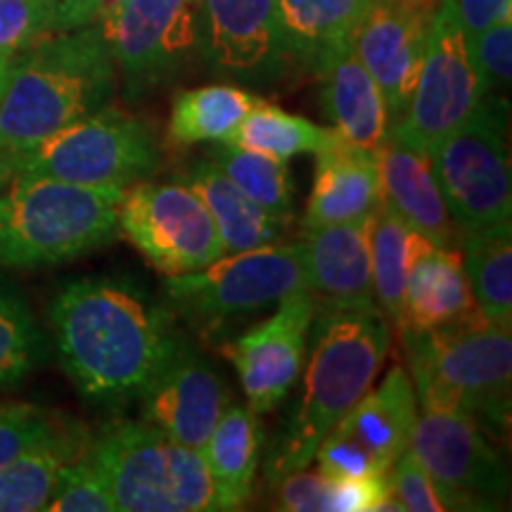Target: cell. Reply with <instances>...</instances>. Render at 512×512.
<instances>
[{
    "label": "cell",
    "instance_id": "6da1fadb",
    "mask_svg": "<svg viewBox=\"0 0 512 512\" xmlns=\"http://www.w3.org/2000/svg\"><path fill=\"white\" fill-rule=\"evenodd\" d=\"M64 373L98 403L138 399L181 339L143 287L128 278L67 283L50 304Z\"/></svg>",
    "mask_w": 512,
    "mask_h": 512
},
{
    "label": "cell",
    "instance_id": "7a4b0ae2",
    "mask_svg": "<svg viewBox=\"0 0 512 512\" xmlns=\"http://www.w3.org/2000/svg\"><path fill=\"white\" fill-rule=\"evenodd\" d=\"M302 394L266 453V484L275 486L313 463L320 439L373 387L392 332L380 311L316 309Z\"/></svg>",
    "mask_w": 512,
    "mask_h": 512
},
{
    "label": "cell",
    "instance_id": "3957f363",
    "mask_svg": "<svg viewBox=\"0 0 512 512\" xmlns=\"http://www.w3.org/2000/svg\"><path fill=\"white\" fill-rule=\"evenodd\" d=\"M117 64L98 27L55 31L12 60L0 98V155L27 150L110 105Z\"/></svg>",
    "mask_w": 512,
    "mask_h": 512
},
{
    "label": "cell",
    "instance_id": "277c9868",
    "mask_svg": "<svg viewBox=\"0 0 512 512\" xmlns=\"http://www.w3.org/2000/svg\"><path fill=\"white\" fill-rule=\"evenodd\" d=\"M415 399L422 411L475 420L491 439H508L512 335L484 316L432 332H403Z\"/></svg>",
    "mask_w": 512,
    "mask_h": 512
},
{
    "label": "cell",
    "instance_id": "5b68a950",
    "mask_svg": "<svg viewBox=\"0 0 512 512\" xmlns=\"http://www.w3.org/2000/svg\"><path fill=\"white\" fill-rule=\"evenodd\" d=\"M124 188L10 176L0 188V268L72 261L119 230Z\"/></svg>",
    "mask_w": 512,
    "mask_h": 512
},
{
    "label": "cell",
    "instance_id": "8992f818",
    "mask_svg": "<svg viewBox=\"0 0 512 512\" xmlns=\"http://www.w3.org/2000/svg\"><path fill=\"white\" fill-rule=\"evenodd\" d=\"M86 458L121 512L221 510L202 453L143 420L107 425L88 441Z\"/></svg>",
    "mask_w": 512,
    "mask_h": 512
},
{
    "label": "cell",
    "instance_id": "52a82bcc",
    "mask_svg": "<svg viewBox=\"0 0 512 512\" xmlns=\"http://www.w3.org/2000/svg\"><path fill=\"white\" fill-rule=\"evenodd\" d=\"M0 162L8 176L128 188L155 174L162 152L143 119L105 105L27 150L0 155Z\"/></svg>",
    "mask_w": 512,
    "mask_h": 512
},
{
    "label": "cell",
    "instance_id": "ba28073f",
    "mask_svg": "<svg viewBox=\"0 0 512 512\" xmlns=\"http://www.w3.org/2000/svg\"><path fill=\"white\" fill-rule=\"evenodd\" d=\"M508 107L486 93L470 119L430 152L434 178L458 233L510 221L512 178Z\"/></svg>",
    "mask_w": 512,
    "mask_h": 512
},
{
    "label": "cell",
    "instance_id": "9c48e42d",
    "mask_svg": "<svg viewBox=\"0 0 512 512\" xmlns=\"http://www.w3.org/2000/svg\"><path fill=\"white\" fill-rule=\"evenodd\" d=\"M166 297L197 325L219 328L226 320L266 309L297 292H309L304 245H266L235 252L214 264L166 278Z\"/></svg>",
    "mask_w": 512,
    "mask_h": 512
},
{
    "label": "cell",
    "instance_id": "30bf717a",
    "mask_svg": "<svg viewBox=\"0 0 512 512\" xmlns=\"http://www.w3.org/2000/svg\"><path fill=\"white\" fill-rule=\"evenodd\" d=\"M484 95L453 0H441L411 100L389 133L430 157L448 133L470 119Z\"/></svg>",
    "mask_w": 512,
    "mask_h": 512
},
{
    "label": "cell",
    "instance_id": "8fae6325",
    "mask_svg": "<svg viewBox=\"0 0 512 512\" xmlns=\"http://www.w3.org/2000/svg\"><path fill=\"white\" fill-rule=\"evenodd\" d=\"M119 230L164 278L200 271L226 254L207 207L185 183L124 188Z\"/></svg>",
    "mask_w": 512,
    "mask_h": 512
},
{
    "label": "cell",
    "instance_id": "7c38bea8",
    "mask_svg": "<svg viewBox=\"0 0 512 512\" xmlns=\"http://www.w3.org/2000/svg\"><path fill=\"white\" fill-rule=\"evenodd\" d=\"M408 451L432 479L444 510H501L508 501V463L475 420L422 411Z\"/></svg>",
    "mask_w": 512,
    "mask_h": 512
},
{
    "label": "cell",
    "instance_id": "4fadbf2b",
    "mask_svg": "<svg viewBox=\"0 0 512 512\" xmlns=\"http://www.w3.org/2000/svg\"><path fill=\"white\" fill-rule=\"evenodd\" d=\"M131 95L174 76L202 41V0H126L95 17Z\"/></svg>",
    "mask_w": 512,
    "mask_h": 512
},
{
    "label": "cell",
    "instance_id": "5bb4252c",
    "mask_svg": "<svg viewBox=\"0 0 512 512\" xmlns=\"http://www.w3.org/2000/svg\"><path fill=\"white\" fill-rule=\"evenodd\" d=\"M418 420L411 377L394 366L380 387H370L354 408L320 439L318 472L325 477L387 475L408 451Z\"/></svg>",
    "mask_w": 512,
    "mask_h": 512
},
{
    "label": "cell",
    "instance_id": "9a60e30c",
    "mask_svg": "<svg viewBox=\"0 0 512 512\" xmlns=\"http://www.w3.org/2000/svg\"><path fill=\"white\" fill-rule=\"evenodd\" d=\"M316 304L309 292H297L278 302L271 316L249 328L226 347L242 392L256 415L271 413L297 384L306 361V344Z\"/></svg>",
    "mask_w": 512,
    "mask_h": 512
},
{
    "label": "cell",
    "instance_id": "2e32d148",
    "mask_svg": "<svg viewBox=\"0 0 512 512\" xmlns=\"http://www.w3.org/2000/svg\"><path fill=\"white\" fill-rule=\"evenodd\" d=\"M439 3L441 0H370L356 27L354 50L380 86L392 126L411 100Z\"/></svg>",
    "mask_w": 512,
    "mask_h": 512
},
{
    "label": "cell",
    "instance_id": "e0dca14e",
    "mask_svg": "<svg viewBox=\"0 0 512 512\" xmlns=\"http://www.w3.org/2000/svg\"><path fill=\"white\" fill-rule=\"evenodd\" d=\"M138 399L143 422L200 451L228 408V389L207 358L181 342Z\"/></svg>",
    "mask_w": 512,
    "mask_h": 512
},
{
    "label": "cell",
    "instance_id": "ac0fdd59",
    "mask_svg": "<svg viewBox=\"0 0 512 512\" xmlns=\"http://www.w3.org/2000/svg\"><path fill=\"white\" fill-rule=\"evenodd\" d=\"M200 43L214 72L273 79L287 60L278 0H202Z\"/></svg>",
    "mask_w": 512,
    "mask_h": 512
},
{
    "label": "cell",
    "instance_id": "d6986e66",
    "mask_svg": "<svg viewBox=\"0 0 512 512\" xmlns=\"http://www.w3.org/2000/svg\"><path fill=\"white\" fill-rule=\"evenodd\" d=\"M370 221L306 228L304 264L316 309L380 311L370 271Z\"/></svg>",
    "mask_w": 512,
    "mask_h": 512
},
{
    "label": "cell",
    "instance_id": "ffe728a7",
    "mask_svg": "<svg viewBox=\"0 0 512 512\" xmlns=\"http://www.w3.org/2000/svg\"><path fill=\"white\" fill-rule=\"evenodd\" d=\"M323 91V110L347 143L377 152L392 131L387 102L373 76L358 60L351 41L332 46L313 67Z\"/></svg>",
    "mask_w": 512,
    "mask_h": 512
},
{
    "label": "cell",
    "instance_id": "44dd1931",
    "mask_svg": "<svg viewBox=\"0 0 512 512\" xmlns=\"http://www.w3.org/2000/svg\"><path fill=\"white\" fill-rule=\"evenodd\" d=\"M316 159L304 228L363 221L382 207L377 152L361 150L337 133L328 147L316 152Z\"/></svg>",
    "mask_w": 512,
    "mask_h": 512
},
{
    "label": "cell",
    "instance_id": "7402d4cb",
    "mask_svg": "<svg viewBox=\"0 0 512 512\" xmlns=\"http://www.w3.org/2000/svg\"><path fill=\"white\" fill-rule=\"evenodd\" d=\"M377 162L384 207L425 235L434 247H458L460 233L441 197L430 157L389 133L377 150Z\"/></svg>",
    "mask_w": 512,
    "mask_h": 512
},
{
    "label": "cell",
    "instance_id": "603a6c76",
    "mask_svg": "<svg viewBox=\"0 0 512 512\" xmlns=\"http://www.w3.org/2000/svg\"><path fill=\"white\" fill-rule=\"evenodd\" d=\"M482 316L460 247H432L413 266L403 290L399 332H432Z\"/></svg>",
    "mask_w": 512,
    "mask_h": 512
},
{
    "label": "cell",
    "instance_id": "cb8c5ba5",
    "mask_svg": "<svg viewBox=\"0 0 512 512\" xmlns=\"http://www.w3.org/2000/svg\"><path fill=\"white\" fill-rule=\"evenodd\" d=\"M183 183L204 202L226 254L275 245L283 235L285 223L273 219L268 211L249 200L209 159L192 164L185 171Z\"/></svg>",
    "mask_w": 512,
    "mask_h": 512
},
{
    "label": "cell",
    "instance_id": "d4e9b609",
    "mask_svg": "<svg viewBox=\"0 0 512 512\" xmlns=\"http://www.w3.org/2000/svg\"><path fill=\"white\" fill-rule=\"evenodd\" d=\"M264 430L252 408L228 406L200 448L221 510H238L252 496Z\"/></svg>",
    "mask_w": 512,
    "mask_h": 512
},
{
    "label": "cell",
    "instance_id": "484cf974",
    "mask_svg": "<svg viewBox=\"0 0 512 512\" xmlns=\"http://www.w3.org/2000/svg\"><path fill=\"white\" fill-rule=\"evenodd\" d=\"M434 245L418 230L403 223L389 207H382L370 221V271L377 309L396 328L403 316V290L413 266Z\"/></svg>",
    "mask_w": 512,
    "mask_h": 512
},
{
    "label": "cell",
    "instance_id": "4316f807",
    "mask_svg": "<svg viewBox=\"0 0 512 512\" xmlns=\"http://www.w3.org/2000/svg\"><path fill=\"white\" fill-rule=\"evenodd\" d=\"M86 446L88 437L81 427L69 425L53 439L0 467V512L46 510L62 467L79 458Z\"/></svg>",
    "mask_w": 512,
    "mask_h": 512
},
{
    "label": "cell",
    "instance_id": "83f0119b",
    "mask_svg": "<svg viewBox=\"0 0 512 512\" xmlns=\"http://www.w3.org/2000/svg\"><path fill=\"white\" fill-rule=\"evenodd\" d=\"M370 0H278L287 57L306 67L332 46L351 41Z\"/></svg>",
    "mask_w": 512,
    "mask_h": 512
},
{
    "label": "cell",
    "instance_id": "f1b7e54d",
    "mask_svg": "<svg viewBox=\"0 0 512 512\" xmlns=\"http://www.w3.org/2000/svg\"><path fill=\"white\" fill-rule=\"evenodd\" d=\"M460 252L482 316L512 330V221L460 233Z\"/></svg>",
    "mask_w": 512,
    "mask_h": 512
},
{
    "label": "cell",
    "instance_id": "f546056e",
    "mask_svg": "<svg viewBox=\"0 0 512 512\" xmlns=\"http://www.w3.org/2000/svg\"><path fill=\"white\" fill-rule=\"evenodd\" d=\"M259 100L254 93L230 83L176 93L166 138L176 147L228 140Z\"/></svg>",
    "mask_w": 512,
    "mask_h": 512
},
{
    "label": "cell",
    "instance_id": "4dcf8cb0",
    "mask_svg": "<svg viewBox=\"0 0 512 512\" xmlns=\"http://www.w3.org/2000/svg\"><path fill=\"white\" fill-rule=\"evenodd\" d=\"M337 136L335 128H323L313 121L280 110L278 105L259 100L233 136L223 143L245 147V150L264 152L278 159H292L297 155H316Z\"/></svg>",
    "mask_w": 512,
    "mask_h": 512
},
{
    "label": "cell",
    "instance_id": "1f68e13d",
    "mask_svg": "<svg viewBox=\"0 0 512 512\" xmlns=\"http://www.w3.org/2000/svg\"><path fill=\"white\" fill-rule=\"evenodd\" d=\"M207 159L273 219L290 223L292 185L285 159L245 150V147L223 143V140H214L207 147Z\"/></svg>",
    "mask_w": 512,
    "mask_h": 512
},
{
    "label": "cell",
    "instance_id": "d6a6232c",
    "mask_svg": "<svg viewBox=\"0 0 512 512\" xmlns=\"http://www.w3.org/2000/svg\"><path fill=\"white\" fill-rule=\"evenodd\" d=\"M41 356L43 335L27 299L0 280V384L27 377Z\"/></svg>",
    "mask_w": 512,
    "mask_h": 512
},
{
    "label": "cell",
    "instance_id": "836d02e7",
    "mask_svg": "<svg viewBox=\"0 0 512 512\" xmlns=\"http://www.w3.org/2000/svg\"><path fill=\"white\" fill-rule=\"evenodd\" d=\"M67 427L69 422L41 406H31V403L0 406V467L43 444V441L53 439Z\"/></svg>",
    "mask_w": 512,
    "mask_h": 512
},
{
    "label": "cell",
    "instance_id": "e575fe53",
    "mask_svg": "<svg viewBox=\"0 0 512 512\" xmlns=\"http://www.w3.org/2000/svg\"><path fill=\"white\" fill-rule=\"evenodd\" d=\"M53 512H117L110 491L98 470L86 458V451L62 467L55 494L48 508Z\"/></svg>",
    "mask_w": 512,
    "mask_h": 512
},
{
    "label": "cell",
    "instance_id": "d590c367",
    "mask_svg": "<svg viewBox=\"0 0 512 512\" xmlns=\"http://www.w3.org/2000/svg\"><path fill=\"white\" fill-rule=\"evenodd\" d=\"M55 31L53 0H0V53L15 57Z\"/></svg>",
    "mask_w": 512,
    "mask_h": 512
},
{
    "label": "cell",
    "instance_id": "8d00e7d4",
    "mask_svg": "<svg viewBox=\"0 0 512 512\" xmlns=\"http://www.w3.org/2000/svg\"><path fill=\"white\" fill-rule=\"evenodd\" d=\"M467 41L484 93L503 95V88L510 86L512 74V17L501 19L494 27Z\"/></svg>",
    "mask_w": 512,
    "mask_h": 512
},
{
    "label": "cell",
    "instance_id": "74e56055",
    "mask_svg": "<svg viewBox=\"0 0 512 512\" xmlns=\"http://www.w3.org/2000/svg\"><path fill=\"white\" fill-rule=\"evenodd\" d=\"M389 494L396 510L408 512H441L444 505L439 501L432 479L422 470L411 451H406L387 472Z\"/></svg>",
    "mask_w": 512,
    "mask_h": 512
},
{
    "label": "cell",
    "instance_id": "f35d334b",
    "mask_svg": "<svg viewBox=\"0 0 512 512\" xmlns=\"http://www.w3.org/2000/svg\"><path fill=\"white\" fill-rule=\"evenodd\" d=\"M396 510L387 475L328 477V512Z\"/></svg>",
    "mask_w": 512,
    "mask_h": 512
},
{
    "label": "cell",
    "instance_id": "ab89813d",
    "mask_svg": "<svg viewBox=\"0 0 512 512\" xmlns=\"http://www.w3.org/2000/svg\"><path fill=\"white\" fill-rule=\"evenodd\" d=\"M273 505L285 512H328V477L320 472H292L280 479Z\"/></svg>",
    "mask_w": 512,
    "mask_h": 512
},
{
    "label": "cell",
    "instance_id": "60d3db41",
    "mask_svg": "<svg viewBox=\"0 0 512 512\" xmlns=\"http://www.w3.org/2000/svg\"><path fill=\"white\" fill-rule=\"evenodd\" d=\"M453 10L467 38H472L501 19H510L512 0H453Z\"/></svg>",
    "mask_w": 512,
    "mask_h": 512
},
{
    "label": "cell",
    "instance_id": "b9f144b4",
    "mask_svg": "<svg viewBox=\"0 0 512 512\" xmlns=\"http://www.w3.org/2000/svg\"><path fill=\"white\" fill-rule=\"evenodd\" d=\"M102 0H53L55 31H72L95 22Z\"/></svg>",
    "mask_w": 512,
    "mask_h": 512
},
{
    "label": "cell",
    "instance_id": "7bdbcfd3",
    "mask_svg": "<svg viewBox=\"0 0 512 512\" xmlns=\"http://www.w3.org/2000/svg\"><path fill=\"white\" fill-rule=\"evenodd\" d=\"M12 60H15V57H8V55L0 53V98H3L5 86H8V76H10Z\"/></svg>",
    "mask_w": 512,
    "mask_h": 512
},
{
    "label": "cell",
    "instance_id": "ee69618b",
    "mask_svg": "<svg viewBox=\"0 0 512 512\" xmlns=\"http://www.w3.org/2000/svg\"><path fill=\"white\" fill-rule=\"evenodd\" d=\"M121 3H126V0H102L98 15H102V12H110V10H114V8H119ZM98 15H95V17H98Z\"/></svg>",
    "mask_w": 512,
    "mask_h": 512
},
{
    "label": "cell",
    "instance_id": "f6af8a7d",
    "mask_svg": "<svg viewBox=\"0 0 512 512\" xmlns=\"http://www.w3.org/2000/svg\"><path fill=\"white\" fill-rule=\"evenodd\" d=\"M8 171H5V166H3V162H0V188H3L5 185V181H8Z\"/></svg>",
    "mask_w": 512,
    "mask_h": 512
}]
</instances>
